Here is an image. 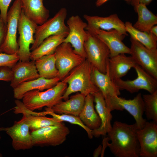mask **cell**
<instances>
[{
	"mask_svg": "<svg viewBox=\"0 0 157 157\" xmlns=\"http://www.w3.org/2000/svg\"><path fill=\"white\" fill-rule=\"evenodd\" d=\"M109 0H97L95 4L97 7L101 6ZM127 2L130 3L131 0H124Z\"/></svg>",
	"mask_w": 157,
	"mask_h": 157,
	"instance_id": "obj_39",
	"label": "cell"
},
{
	"mask_svg": "<svg viewBox=\"0 0 157 157\" xmlns=\"http://www.w3.org/2000/svg\"><path fill=\"white\" fill-rule=\"evenodd\" d=\"M94 102L92 94L86 96L84 106L78 116L83 124L92 130L98 129L101 124L100 119L94 109Z\"/></svg>",
	"mask_w": 157,
	"mask_h": 157,
	"instance_id": "obj_26",
	"label": "cell"
},
{
	"mask_svg": "<svg viewBox=\"0 0 157 157\" xmlns=\"http://www.w3.org/2000/svg\"><path fill=\"white\" fill-rule=\"evenodd\" d=\"M92 94L94 97L95 109L101 122V126L98 129L92 130V134L93 136L96 137L105 136L111 129L112 115L107 107L105 100L101 92L99 90Z\"/></svg>",
	"mask_w": 157,
	"mask_h": 157,
	"instance_id": "obj_19",
	"label": "cell"
},
{
	"mask_svg": "<svg viewBox=\"0 0 157 157\" xmlns=\"http://www.w3.org/2000/svg\"><path fill=\"white\" fill-rule=\"evenodd\" d=\"M85 96L80 93H77L64 101H62L50 108L57 114L78 116L84 106Z\"/></svg>",
	"mask_w": 157,
	"mask_h": 157,
	"instance_id": "obj_25",
	"label": "cell"
},
{
	"mask_svg": "<svg viewBox=\"0 0 157 157\" xmlns=\"http://www.w3.org/2000/svg\"><path fill=\"white\" fill-rule=\"evenodd\" d=\"M92 65L86 59L73 69L62 80L67 84L63 99H68L72 94L79 92L85 96L99 90L92 78Z\"/></svg>",
	"mask_w": 157,
	"mask_h": 157,
	"instance_id": "obj_2",
	"label": "cell"
},
{
	"mask_svg": "<svg viewBox=\"0 0 157 157\" xmlns=\"http://www.w3.org/2000/svg\"><path fill=\"white\" fill-rule=\"evenodd\" d=\"M29 126L25 119L15 121L13 125L7 127H0V131L5 132L12 139V145L16 150L31 148L33 145Z\"/></svg>",
	"mask_w": 157,
	"mask_h": 157,
	"instance_id": "obj_14",
	"label": "cell"
},
{
	"mask_svg": "<svg viewBox=\"0 0 157 157\" xmlns=\"http://www.w3.org/2000/svg\"><path fill=\"white\" fill-rule=\"evenodd\" d=\"M67 86L61 81L44 91L35 90L28 91L24 95L22 102L27 109L32 111L44 107L51 108L62 101Z\"/></svg>",
	"mask_w": 157,
	"mask_h": 157,
	"instance_id": "obj_3",
	"label": "cell"
},
{
	"mask_svg": "<svg viewBox=\"0 0 157 157\" xmlns=\"http://www.w3.org/2000/svg\"><path fill=\"white\" fill-rule=\"evenodd\" d=\"M153 0H131L130 4L134 7V9L139 3H142L146 6L149 5Z\"/></svg>",
	"mask_w": 157,
	"mask_h": 157,
	"instance_id": "obj_37",
	"label": "cell"
},
{
	"mask_svg": "<svg viewBox=\"0 0 157 157\" xmlns=\"http://www.w3.org/2000/svg\"><path fill=\"white\" fill-rule=\"evenodd\" d=\"M105 100L107 107L110 112L115 110H126L134 117L138 129H141L145 126L147 121L143 117L144 106L141 93H138L132 99L115 96L108 97Z\"/></svg>",
	"mask_w": 157,
	"mask_h": 157,
	"instance_id": "obj_4",
	"label": "cell"
},
{
	"mask_svg": "<svg viewBox=\"0 0 157 157\" xmlns=\"http://www.w3.org/2000/svg\"><path fill=\"white\" fill-rule=\"evenodd\" d=\"M19 61V57L17 53L8 54L0 53V67H7L11 68Z\"/></svg>",
	"mask_w": 157,
	"mask_h": 157,
	"instance_id": "obj_33",
	"label": "cell"
},
{
	"mask_svg": "<svg viewBox=\"0 0 157 157\" xmlns=\"http://www.w3.org/2000/svg\"><path fill=\"white\" fill-rule=\"evenodd\" d=\"M54 53L58 77L60 81L85 60L75 53L69 43L63 42L57 47Z\"/></svg>",
	"mask_w": 157,
	"mask_h": 157,
	"instance_id": "obj_12",
	"label": "cell"
},
{
	"mask_svg": "<svg viewBox=\"0 0 157 157\" xmlns=\"http://www.w3.org/2000/svg\"><path fill=\"white\" fill-rule=\"evenodd\" d=\"M16 106L14 109L16 114H22L23 117L28 124L30 131H33L47 126L58 124L62 122L58 121L53 117L45 116L33 115L29 113L25 110L23 102L19 100L15 101Z\"/></svg>",
	"mask_w": 157,
	"mask_h": 157,
	"instance_id": "obj_23",
	"label": "cell"
},
{
	"mask_svg": "<svg viewBox=\"0 0 157 157\" xmlns=\"http://www.w3.org/2000/svg\"><path fill=\"white\" fill-rule=\"evenodd\" d=\"M125 24L126 31L130 35V38L138 41L148 49H157V36L150 32L136 29L130 22H126Z\"/></svg>",
	"mask_w": 157,
	"mask_h": 157,
	"instance_id": "obj_30",
	"label": "cell"
},
{
	"mask_svg": "<svg viewBox=\"0 0 157 157\" xmlns=\"http://www.w3.org/2000/svg\"><path fill=\"white\" fill-rule=\"evenodd\" d=\"M38 25L27 17L22 10L18 26L19 36L17 42L19 46L17 54L19 61L30 60V46L34 42V35Z\"/></svg>",
	"mask_w": 157,
	"mask_h": 157,
	"instance_id": "obj_10",
	"label": "cell"
},
{
	"mask_svg": "<svg viewBox=\"0 0 157 157\" xmlns=\"http://www.w3.org/2000/svg\"><path fill=\"white\" fill-rule=\"evenodd\" d=\"M138 15L137 21L133 25L136 29L149 32L151 28L157 24V16L149 10L147 6L139 3L134 9Z\"/></svg>",
	"mask_w": 157,
	"mask_h": 157,
	"instance_id": "obj_28",
	"label": "cell"
},
{
	"mask_svg": "<svg viewBox=\"0 0 157 157\" xmlns=\"http://www.w3.org/2000/svg\"><path fill=\"white\" fill-rule=\"evenodd\" d=\"M144 112L148 120L157 123V90L152 93L142 95Z\"/></svg>",
	"mask_w": 157,
	"mask_h": 157,
	"instance_id": "obj_31",
	"label": "cell"
},
{
	"mask_svg": "<svg viewBox=\"0 0 157 157\" xmlns=\"http://www.w3.org/2000/svg\"><path fill=\"white\" fill-rule=\"evenodd\" d=\"M12 76L11 68L7 67H0V81L10 82Z\"/></svg>",
	"mask_w": 157,
	"mask_h": 157,
	"instance_id": "obj_35",
	"label": "cell"
},
{
	"mask_svg": "<svg viewBox=\"0 0 157 157\" xmlns=\"http://www.w3.org/2000/svg\"><path fill=\"white\" fill-rule=\"evenodd\" d=\"M87 31L88 37L84 44L86 59L100 72L106 73L110 58L109 49L101 40Z\"/></svg>",
	"mask_w": 157,
	"mask_h": 157,
	"instance_id": "obj_6",
	"label": "cell"
},
{
	"mask_svg": "<svg viewBox=\"0 0 157 157\" xmlns=\"http://www.w3.org/2000/svg\"><path fill=\"white\" fill-rule=\"evenodd\" d=\"M131 56L136 63L157 79V49H150L130 38Z\"/></svg>",
	"mask_w": 157,
	"mask_h": 157,
	"instance_id": "obj_13",
	"label": "cell"
},
{
	"mask_svg": "<svg viewBox=\"0 0 157 157\" xmlns=\"http://www.w3.org/2000/svg\"><path fill=\"white\" fill-rule=\"evenodd\" d=\"M136 123L128 124L115 121L107 137L111 142L107 143L112 153L116 157H139L140 147Z\"/></svg>",
	"mask_w": 157,
	"mask_h": 157,
	"instance_id": "obj_1",
	"label": "cell"
},
{
	"mask_svg": "<svg viewBox=\"0 0 157 157\" xmlns=\"http://www.w3.org/2000/svg\"><path fill=\"white\" fill-rule=\"evenodd\" d=\"M2 156V154L0 153V157H1Z\"/></svg>",
	"mask_w": 157,
	"mask_h": 157,
	"instance_id": "obj_41",
	"label": "cell"
},
{
	"mask_svg": "<svg viewBox=\"0 0 157 157\" xmlns=\"http://www.w3.org/2000/svg\"><path fill=\"white\" fill-rule=\"evenodd\" d=\"M91 76L94 84L104 99L109 96L120 95V90L111 78L107 69L106 73H103L92 66Z\"/></svg>",
	"mask_w": 157,
	"mask_h": 157,
	"instance_id": "obj_24",
	"label": "cell"
},
{
	"mask_svg": "<svg viewBox=\"0 0 157 157\" xmlns=\"http://www.w3.org/2000/svg\"><path fill=\"white\" fill-rule=\"evenodd\" d=\"M22 10L25 15L38 25L46 21L49 12L44 5L43 0H20Z\"/></svg>",
	"mask_w": 157,
	"mask_h": 157,
	"instance_id": "obj_21",
	"label": "cell"
},
{
	"mask_svg": "<svg viewBox=\"0 0 157 157\" xmlns=\"http://www.w3.org/2000/svg\"><path fill=\"white\" fill-rule=\"evenodd\" d=\"M1 139V136L0 135V140Z\"/></svg>",
	"mask_w": 157,
	"mask_h": 157,
	"instance_id": "obj_42",
	"label": "cell"
},
{
	"mask_svg": "<svg viewBox=\"0 0 157 157\" xmlns=\"http://www.w3.org/2000/svg\"><path fill=\"white\" fill-rule=\"evenodd\" d=\"M102 151V146L99 145L94 151L93 156L94 157H98L101 154Z\"/></svg>",
	"mask_w": 157,
	"mask_h": 157,
	"instance_id": "obj_38",
	"label": "cell"
},
{
	"mask_svg": "<svg viewBox=\"0 0 157 157\" xmlns=\"http://www.w3.org/2000/svg\"><path fill=\"white\" fill-rule=\"evenodd\" d=\"M140 147L139 156L157 157V123L147 121L144 126L137 131Z\"/></svg>",
	"mask_w": 157,
	"mask_h": 157,
	"instance_id": "obj_15",
	"label": "cell"
},
{
	"mask_svg": "<svg viewBox=\"0 0 157 157\" xmlns=\"http://www.w3.org/2000/svg\"><path fill=\"white\" fill-rule=\"evenodd\" d=\"M83 17L87 22L86 30L99 29L108 31L115 29L126 36L128 35L125 23L119 18L116 14L106 17L90 16L85 14L84 15Z\"/></svg>",
	"mask_w": 157,
	"mask_h": 157,
	"instance_id": "obj_17",
	"label": "cell"
},
{
	"mask_svg": "<svg viewBox=\"0 0 157 157\" xmlns=\"http://www.w3.org/2000/svg\"><path fill=\"white\" fill-rule=\"evenodd\" d=\"M45 110L47 112V115L52 116V117L58 121L63 122H66L72 124L80 126L85 130L90 139H92L93 136L92 134V130L88 128L78 116L68 114H58L54 113L50 108H45Z\"/></svg>",
	"mask_w": 157,
	"mask_h": 157,
	"instance_id": "obj_32",
	"label": "cell"
},
{
	"mask_svg": "<svg viewBox=\"0 0 157 157\" xmlns=\"http://www.w3.org/2000/svg\"><path fill=\"white\" fill-rule=\"evenodd\" d=\"M11 70L12 76L10 86L13 89L24 82L40 77L35 61H19Z\"/></svg>",
	"mask_w": 157,
	"mask_h": 157,
	"instance_id": "obj_18",
	"label": "cell"
},
{
	"mask_svg": "<svg viewBox=\"0 0 157 157\" xmlns=\"http://www.w3.org/2000/svg\"><path fill=\"white\" fill-rule=\"evenodd\" d=\"M60 81V78L56 77L47 79L40 77L38 78L24 82L13 88V96L16 99H22L27 92L37 90L43 91L51 88Z\"/></svg>",
	"mask_w": 157,
	"mask_h": 157,
	"instance_id": "obj_22",
	"label": "cell"
},
{
	"mask_svg": "<svg viewBox=\"0 0 157 157\" xmlns=\"http://www.w3.org/2000/svg\"><path fill=\"white\" fill-rule=\"evenodd\" d=\"M70 133L69 128L62 122L32 131L33 146H56L63 143Z\"/></svg>",
	"mask_w": 157,
	"mask_h": 157,
	"instance_id": "obj_7",
	"label": "cell"
},
{
	"mask_svg": "<svg viewBox=\"0 0 157 157\" xmlns=\"http://www.w3.org/2000/svg\"><path fill=\"white\" fill-rule=\"evenodd\" d=\"M149 32L151 33L157 37V26L155 25L153 26L150 29Z\"/></svg>",
	"mask_w": 157,
	"mask_h": 157,
	"instance_id": "obj_40",
	"label": "cell"
},
{
	"mask_svg": "<svg viewBox=\"0 0 157 157\" xmlns=\"http://www.w3.org/2000/svg\"><path fill=\"white\" fill-rule=\"evenodd\" d=\"M68 33L53 35L46 38L37 48L31 51L30 60L35 61L42 56L54 53L57 47L63 42Z\"/></svg>",
	"mask_w": 157,
	"mask_h": 157,
	"instance_id": "obj_27",
	"label": "cell"
},
{
	"mask_svg": "<svg viewBox=\"0 0 157 157\" xmlns=\"http://www.w3.org/2000/svg\"><path fill=\"white\" fill-rule=\"evenodd\" d=\"M87 31L97 37L107 46L110 51V58L120 54H130V48L122 42L126 36L118 31L115 29L107 31L99 29Z\"/></svg>",
	"mask_w": 157,
	"mask_h": 157,
	"instance_id": "obj_16",
	"label": "cell"
},
{
	"mask_svg": "<svg viewBox=\"0 0 157 157\" xmlns=\"http://www.w3.org/2000/svg\"><path fill=\"white\" fill-rule=\"evenodd\" d=\"M67 15L65 8H61L52 18L37 27L34 35L35 41L30 48L32 51L47 38L51 36L68 33L69 29L65 23Z\"/></svg>",
	"mask_w": 157,
	"mask_h": 157,
	"instance_id": "obj_5",
	"label": "cell"
},
{
	"mask_svg": "<svg viewBox=\"0 0 157 157\" xmlns=\"http://www.w3.org/2000/svg\"><path fill=\"white\" fill-rule=\"evenodd\" d=\"M67 24L69 32L63 42L70 44L75 53L86 59L84 44L88 35L85 31L87 24L78 15H72L68 19Z\"/></svg>",
	"mask_w": 157,
	"mask_h": 157,
	"instance_id": "obj_9",
	"label": "cell"
},
{
	"mask_svg": "<svg viewBox=\"0 0 157 157\" xmlns=\"http://www.w3.org/2000/svg\"><path fill=\"white\" fill-rule=\"evenodd\" d=\"M22 10L21 0H15L7 13L6 35L1 47V52L8 54L18 53L19 46L17 32Z\"/></svg>",
	"mask_w": 157,
	"mask_h": 157,
	"instance_id": "obj_8",
	"label": "cell"
},
{
	"mask_svg": "<svg viewBox=\"0 0 157 157\" xmlns=\"http://www.w3.org/2000/svg\"><path fill=\"white\" fill-rule=\"evenodd\" d=\"M6 30V24L3 21L0 13V53H1V47L5 38Z\"/></svg>",
	"mask_w": 157,
	"mask_h": 157,
	"instance_id": "obj_36",
	"label": "cell"
},
{
	"mask_svg": "<svg viewBox=\"0 0 157 157\" xmlns=\"http://www.w3.org/2000/svg\"><path fill=\"white\" fill-rule=\"evenodd\" d=\"M12 0H0L1 16L4 22L7 24L8 9Z\"/></svg>",
	"mask_w": 157,
	"mask_h": 157,
	"instance_id": "obj_34",
	"label": "cell"
},
{
	"mask_svg": "<svg viewBox=\"0 0 157 157\" xmlns=\"http://www.w3.org/2000/svg\"><path fill=\"white\" fill-rule=\"evenodd\" d=\"M137 77L133 80H124L121 78L113 81L120 90H126L131 93L138 92L140 90L152 93L157 90V79L148 73L139 65L134 67Z\"/></svg>",
	"mask_w": 157,
	"mask_h": 157,
	"instance_id": "obj_11",
	"label": "cell"
},
{
	"mask_svg": "<svg viewBox=\"0 0 157 157\" xmlns=\"http://www.w3.org/2000/svg\"><path fill=\"white\" fill-rule=\"evenodd\" d=\"M136 64L131 56L120 54L109 58L107 69L111 78L114 81L124 76Z\"/></svg>",
	"mask_w": 157,
	"mask_h": 157,
	"instance_id": "obj_20",
	"label": "cell"
},
{
	"mask_svg": "<svg viewBox=\"0 0 157 157\" xmlns=\"http://www.w3.org/2000/svg\"><path fill=\"white\" fill-rule=\"evenodd\" d=\"M40 77L47 79L58 77L54 53L42 56L35 61Z\"/></svg>",
	"mask_w": 157,
	"mask_h": 157,
	"instance_id": "obj_29",
	"label": "cell"
}]
</instances>
